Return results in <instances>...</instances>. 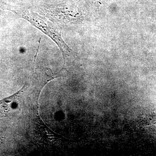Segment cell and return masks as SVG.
<instances>
[{
  "label": "cell",
  "mask_w": 156,
  "mask_h": 156,
  "mask_svg": "<svg viewBox=\"0 0 156 156\" xmlns=\"http://www.w3.org/2000/svg\"><path fill=\"white\" fill-rule=\"evenodd\" d=\"M7 10L26 20L50 37L56 43L61 51L65 63H73L76 57L77 53L66 45L62 39L60 31L53 22L35 12L26 9L9 5Z\"/></svg>",
  "instance_id": "6da1fadb"
},
{
  "label": "cell",
  "mask_w": 156,
  "mask_h": 156,
  "mask_svg": "<svg viewBox=\"0 0 156 156\" xmlns=\"http://www.w3.org/2000/svg\"><path fill=\"white\" fill-rule=\"evenodd\" d=\"M24 87L25 86L14 95L0 101V117L6 116L14 110L16 107L20 95Z\"/></svg>",
  "instance_id": "7a4b0ae2"
},
{
  "label": "cell",
  "mask_w": 156,
  "mask_h": 156,
  "mask_svg": "<svg viewBox=\"0 0 156 156\" xmlns=\"http://www.w3.org/2000/svg\"><path fill=\"white\" fill-rule=\"evenodd\" d=\"M2 136H1V135H0V143L2 142Z\"/></svg>",
  "instance_id": "3957f363"
}]
</instances>
